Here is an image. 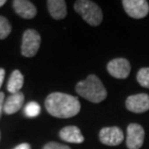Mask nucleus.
<instances>
[{
    "instance_id": "1",
    "label": "nucleus",
    "mask_w": 149,
    "mask_h": 149,
    "mask_svg": "<svg viewBox=\"0 0 149 149\" xmlns=\"http://www.w3.org/2000/svg\"><path fill=\"white\" fill-rule=\"evenodd\" d=\"M45 107L50 115L57 118H70L80 111V103L77 97L61 92H53L47 97Z\"/></svg>"
},
{
    "instance_id": "2",
    "label": "nucleus",
    "mask_w": 149,
    "mask_h": 149,
    "mask_svg": "<svg viewBox=\"0 0 149 149\" xmlns=\"http://www.w3.org/2000/svg\"><path fill=\"white\" fill-rule=\"evenodd\" d=\"M76 91L80 97L91 103H101L108 96V92L101 79L95 74H89L84 80L77 82Z\"/></svg>"
},
{
    "instance_id": "3",
    "label": "nucleus",
    "mask_w": 149,
    "mask_h": 149,
    "mask_svg": "<svg viewBox=\"0 0 149 149\" xmlns=\"http://www.w3.org/2000/svg\"><path fill=\"white\" fill-rule=\"evenodd\" d=\"M74 11L91 26H98L103 20V12L99 6L90 0H77L74 5Z\"/></svg>"
},
{
    "instance_id": "4",
    "label": "nucleus",
    "mask_w": 149,
    "mask_h": 149,
    "mask_svg": "<svg viewBox=\"0 0 149 149\" xmlns=\"http://www.w3.org/2000/svg\"><path fill=\"white\" fill-rule=\"evenodd\" d=\"M41 46V36L34 29H27L22 36V54L25 57H32L38 52Z\"/></svg>"
},
{
    "instance_id": "5",
    "label": "nucleus",
    "mask_w": 149,
    "mask_h": 149,
    "mask_svg": "<svg viewBox=\"0 0 149 149\" xmlns=\"http://www.w3.org/2000/svg\"><path fill=\"white\" fill-rule=\"evenodd\" d=\"M122 5L128 16L133 19H143L149 13V4L146 0H123Z\"/></svg>"
},
{
    "instance_id": "6",
    "label": "nucleus",
    "mask_w": 149,
    "mask_h": 149,
    "mask_svg": "<svg viewBox=\"0 0 149 149\" xmlns=\"http://www.w3.org/2000/svg\"><path fill=\"white\" fill-rule=\"evenodd\" d=\"M144 129L138 123H131L127 128L126 144L128 149H139L144 141Z\"/></svg>"
},
{
    "instance_id": "7",
    "label": "nucleus",
    "mask_w": 149,
    "mask_h": 149,
    "mask_svg": "<svg viewBox=\"0 0 149 149\" xmlns=\"http://www.w3.org/2000/svg\"><path fill=\"white\" fill-rule=\"evenodd\" d=\"M100 141L109 146H116L124 141V133L118 127H105L99 133Z\"/></svg>"
},
{
    "instance_id": "8",
    "label": "nucleus",
    "mask_w": 149,
    "mask_h": 149,
    "mask_svg": "<svg viewBox=\"0 0 149 149\" xmlns=\"http://www.w3.org/2000/svg\"><path fill=\"white\" fill-rule=\"evenodd\" d=\"M107 69L111 77L115 79H123L129 77L131 72V64L125 58H115L109 62Z\"/></svg>"
},
{
    "instance_id": "9",
    "label": "nucleus",
    "mask_w": 149,
    "mask_h": 149,
    "mask_svg": "<svg viewBox=\"0 0 149 149\" xmlns=\"http://www.w3.org/2000/svg\"><path fill=\"white\" fill-rule=\"evenodd\" d=\"M126 109L131 112L143 113L149 111V95L141 93L131 95L126 100Z\"/></svg>"
},
{
    "instance_id": "10",
    "label": "nucleus",
    "mask_w": 149,
    "mask_h": 149,
    "mask_svg": "<svg viewBox=\"0 0 149 149\" xmlns=\"http://www.w3.org/2000/svg\"><path fill=\"white\" fill-rule=\"evenodd\" d=\"M13 6L16 13L25 19H31L37 15L35 5L27 0H15L13 1Z\"/></svg>"
},
{
    "instance_id": "11",
    "label": "nucleus",
    "mask_w": 149,
    "mask_h": 149,
    "mask_svg": "<svg viewBox=\"0 0 149 149\" xmlns=\"http://www.w3.org/2000/svg\"><path fill=\"white\" fill-rule=\"evenodd\" d=\"M23 102H24V95L22 92H17L16 94H11L5 100L4 106H3V111L7 114L16 113L22 109Z\"/></svg>"
},
{
    "instance_id": "12",
    "label": "nucleus",
    "mask_w": 149,
    "mask_h": 149,
    "mask_svg": "<svg viewBox=\"0 0 149 149\" xmlns=\"http://www.w3.org/2000/svg\"><path fill=\"white\" fill-rule=\"evenodd\" d=\"M59 136L62 141L70 143H81L84 141L81 132L76 126H67L59 132Z\"/></svg>"
},
{
    "instance_id": "13",
    "label": "nucleus",
    "mask_w": 149,
    "mask_h": 149,
    "mask_svg": "<svg viewBox=\"0 0 149 149\" xmlns=\"http://www.w3.org/2000/svg\"><path fill=\"white\" fill-rule=\"evenodd\" d=\"M47 4L50 16L54 19H63L67 16V5L64 0H49Z\"/></svg>"
},
{
    "instance_id": "14",
    "label": "nucleus",
    "mask_w": 149,
    "mask_h": 149,
    "mask_svg": "<svg viewBox=\"0 0 149 149\" xmlns=\"http://www.w3.org/2000/svg\"><path fill=\"white\" fill-rule=\"evenodd\" d=\"M23 82H24L23 74L19 70H15L12 73L10 79L8 80V84H7L8 91L11 94H16L17 92H20L19 90L23 86Z\"/></svg>"
},
{
    "instance_id": "15",
    "label": "nucleus",
    "mask_w": 149,
    "mask_h": 149,
    "mask_svg": "<svg viewBox=\"0 0 149 149\" xmlns=\"http://www.w3.org/2000/svg\"><path fill=\"white\" fill-rule=\"evenodd\" d=\"M136 80L142 87L149 88V68H141L136 74Z\"/></svg>"
},
{
    "instance_id": "16",
    "label": "nucleus",
    "mask_w": 149,
    "mask_h": 149,
    "mask_svg": "<svg viewBox=\"0 0 149 149\" xmlns=\"http://www.w3.org/2000/svg\"><path fill=\"white\" fill-rule=\"evenodd\" d=\"M12 31V26L5 17L0 16V40L7 38Z\"/></svg>"
},
{
    "instance_id": "17",
    "label": "nucleus",
    "mask_w": 149,
    "mask_h": 149,
    "mask_svg": "<svg viewBox=\"0 0 149 149\" xmlns=\"http://www.w3.org/2000/svg\"><path fill=\"white\" fill-rule=\"evenodd\" d=\"M41 112V107L36 102H30L25 106L24 114L27 117H36Z\"/></svg>"
},
{
    "instance_id": "18",
    "label": "nucleus",
    "mask_w": 149,
    "mask_h": 149,
    "mask_svg": "<svg viewBox=\"0 0 149 149\" xmlns=\"http://www.w3.org/2000/svg\"><path fill=\"white\" fill-rule=\"evenodd\" d=\"M43 149H71V148L68 146V145L52 141V142H49V143H47L46 145H45V146L43 147Z\"/></svg>"
},
{
    "instance_id": "19",
    "label": "nucleus",
    "mask_w": 149,
    "mask_h": 149,
    "mask_svg": "<svg viewBox=\"0 0 149 149\" xmlns=\"http://www.w3.org/2000/svg\"><path fill=\"white\" fill-rule=\"evenodd\" d=\"M5 102V94L3 92H0V117H1V113L3 111V106Z\"/></svg>"
},
{
    "instance_id": "20",
    "label": "nucleus",
    "mask_w": 149,
    "mask_h": 149,
    "mask_svg": "<svg viewBox=\"0 0 149 149\" xmlns=\"http://www.w3.org/2000/svg\"><path fill=\"white\" fill-rule=\"evenodd\" d=\"M4 77H5V70L0 68V88H1L3 81H4Z\"/></svg>"
},
{
    "instance_id": "21",
    "label": "nucleus",
    "mask_w": 149,
    "mask_h": 149,
    "mask_svg": "<svg viewBox=\"0 0 149 149\" xmlns=\"http://www.w3.org/2000/svg\"><path fill=\"white\" fill-rule=\"evenodd\" d=\"M15 149H31V146L28 143H22L15 148Z\"/></svg>"
},
{
    "instance_id": "22",
    "label": "nucleus",
    "mask_w": 149,
    "mask_h": 149,
    "mask_svg": "<svg viewBox=\"0 0 149 149\" xmlns=\"http://www.w3.org/2000/svg\"><path fill=\"white\" fill-rule=\"evenodd\" d=\"M4 4H6V0H0V7H2Z\"/></svg>"
}]
</instances>
